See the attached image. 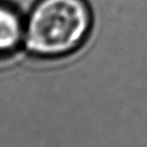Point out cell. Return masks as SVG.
<instances>
[{
	"label": "cell",
	"instance_id": "1",
	"mask_svg": "<svg viewBox=\"0 0 147 147\" xmlns=\"http://www.w3.org/2000/svg\"><path fill=\"white\" fill-rule=\"evenodd\" d=\"M91 24L85 0H38L24 22L23 42L37 57H61L85 41Z\"/></svg>",
	"mask_w": 147,
	"mask_h": 147
},
{
	"label": "cell",
	"instance_id": "2",
	"mask_svg": "<svg viewBox=\"0 0 147 147\" xmlns=\"http://www.w3.org/2000/svg\"><path fill=\"white\" fill-rule=\"evenodd\" d=\"M24 39V22L15 7L0 1V57L14 53Z\"/></svg>",
	"mask_w": 147,
	"mask_h": 147
}]
</instances>
